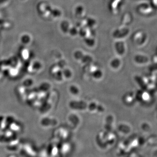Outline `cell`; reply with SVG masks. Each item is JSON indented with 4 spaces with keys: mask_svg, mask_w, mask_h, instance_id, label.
Returning a JSON list of instances; mask_svg holds the SVG:
<instances>
[{
    "mask_svg": "<svg viewBox=\"0 0 157 157\" xmlns=\"http://www.w3.org/2000/svg\"><path fill=\"white\" fill-rule=\"evenodd\" d=\"M87 103L82 101H73L69 103L70 107L74 110L83 111L87 109Z\"/></svg>",
    "mask_w": 157,
    "mask_h": 157,
    "instance_id": "cell-1",
    "label": "cell"
},
{
    "mask_svg": "<svg viewBox=\"0 0 157 157\" xmlns=\"http://www.w3.org/2000/svg\"><path fill=\"white\" fill-rule=\"evenodd\" d=\"M135 60L137 63H139V64L146 63L148 61V59L145 56H137L135 58Z\"/></svg>",
    "mask_w": 157,
    "mask_h": 157,
    "instance_id": "cell-2",
    "label": "cell"
},
{
    "mask_svg": "<svg viewBox=\"0 0 157 157\" xmlns=\"http://www.w3.org/2000/svg\"><path fill=\"white\" fill-rule=\"evenodd\" d=\"M103 73L101 70L97 69L95 70L92 73V76L94 79L99 80L101 78Z\"/></svg>",
    "mask_w": 157,
    "mask_h": 157,
    "instance_id": "cell-3",
    "label": "cell"
},
{
    "mask_svg": "<svg viewBox=\"0 0 157 157\" xmlns=\"http://www.w3.org/2000/svg\"><path fill=\"white\" fill-rule=\"evenodd\" d=\"M110 65H111V67L112 68L114 69H117L121 65V61L117 59H114L111 61Z\"/></svg>",
    "mask_w": 157,
    "mask_h": 157,
    "instance_id": "cell-4",
    "label": "cell"
},
{
    "mask_svg": "<svg viewBox=\"0 0 157 157\" xmlns=\"http://www.w3.org/2000/svg\"><path fill=\"white\" fill-rule=\"evenodd\" d=\"M98 105V104H97L96 103L92 102L87 105V108L90 111H94L97 110Z\"/></svg>",
    "mask_w": 157,
    "mask_h": 157,
    "instance_id": "cell-5",
    "label": "cell"
},
{
    "mask_svg": "<svg viewBox=\"0 0 157 157\" xmlns=\"http://www.w3.org/2000/svg\"><path fill=\"white\" fill-rule=\"evenodd\" d=\"M69 91L73 95H78L80 93V90L77 86L72 85L69 87Z\"/></svg>",
    "mask_w": 157,
    "mask_h": 157,
    "instance_id": "cell-6",
    "label": "cell"
},
{
    "mask_svg": "<svg viewBox=\"0 0 157 157\" xmlns=\"http://www.w3.org/2000/svg\"><path fill=\"white\" fill-rule=\"evenodd\" d=\"M81 60H82V61L83 63H87H87L91 62L92 59L89 56H82Z\"/></svg>",
    "mask_w": 157,
    "mask_h": 157,
    "instance_id": "cell-7",
    "label": "cell"
},
{
    "mask_svg": "<svg viewBox=\"0 0 157 157\" xmlns=\"http://www.w3.org/2000/svg\"><path fill=\"white\" fill-rule=\"evenodd\" d=\"M64 74H65L66 77L70 78L71 77L72 73V72L70 70L66 69L65 70V72H64Z\"/></svg>",
    "mask_w": 157,
    "mask_h": 157,
    "instance_id": "cell-8",
    "label": "cell"
}]
</instances>
